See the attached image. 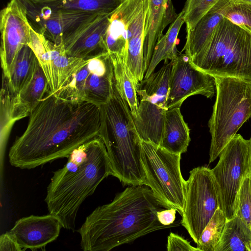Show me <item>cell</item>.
Segmentation results:
<instances>
[{
  "instance_id": "cell-1",
  "label": "cell",
  "mask_w": 251,
  "mask_h": 251,
  "mask_svg": "<svg viewBox=\"0 0 251 251\" xmlns=\"http://www.w3.org/2000/svg\"><path fill=\"white\" fill-rule=\"evenodd\" d=\"M27 126L10 147V164L31 169L68 157L76 148L99 136L100 106L64 100L50 91L29 115Z\"/></svg>"
},
{
  "instance_id": "cell-2",
  "label": "cell",
  "mask_w": 251,
  "mask_h": 251,
  "mask_svg": "<svg viewBox=\"0 0 251 251\" xmlns=\"http://www.w3.org/2000/svg\"><path fill=\"white\" fill-rule=\"evenodd\" d=\"M165 208L147 185H130L86 217L77 230L81 248L84 251H108L169 228L157 218V212Z\"/></svg>"
},
{
  "instance_id": "cell-3",
  "label": "cell",
  "mask_w": 251,
  "mask_h": 251,
  "mask_svg": "<svg viewBox=\"0 0 251 251\" xmlns=\"http://www.w3.org/2000/svg\"><path fill=\"white\" fill-rule=\"evenodd\" d=\"M64 166L53 172L45 201L50 214L74 231L78 210L113 171L104 143L98 136L75 149Z\"/></svg>"
},
{
  "instance_id": "cell-4",
  "label": "cell",
  "mask_w": 251,
  "mask_h": 251,
  "mask_svg": "<svg viewBox=\"0 0 251 251\" xmlns=\"http://www.w3.org/2000/svg\"><path fill=\"white\" fill-rule=\"evenodd\" d=\"M100 107L99 136L106 147L113 176L125 185H145L141 139L128 104L115 80L111 98Z\"/></svg>"
},
{
  "instance_id": "cell-5",
  "label": "cell",
  "mask_w": 251,
  "mask_h": 251,
  "mask_svg": "<svg viewBox=\"0 0 251 251\" xmlns=\"http://www.w3.org/2000/svg\"><path fill=\"white\" fill-rule=\"evenodd\" d=\"M190 60L197 69L214 77L251 81V33L224 17Z\"/></svg>"
},
{
  "instance_id": "cell-6",
  "label": "cell",
  "mask_w": 251,
  "mask_h": 251,
  "mask_svg": "<svg viewBox=\"0 0 251 251\" xmlns=\"http://www.w3.org/2000/svg\"><path fill=\"white\" fill-rule=\"evenodd\" d=\"M214 79L216 99L208 122L211 136L209 164L251 118V81L230 77Z\"/></svg>"
},
{
  "instance_id": "cell-7",
  "label": "cell",
  "mask_w": 251,
  "mask_h": 251,
  "mask_svg": "<svg viewBox=\"0 0 251 251\" xmlns=\"http://www.w3.org/2000/svg\"><path fill=\"white\" fill-rule=\"evenodd\" d=\"M141 147L145 185L166 208H175L182 215L186 180L180 171L181 154L171 153L143 140Z\"/></svg>"
},
{
  "instance_id": "cell-8",
  "label": "cell",
  "mask_w": 251,
  "mask_h": 251,
  "mask_svg": "<svg viewBox=\"0 0 251 251\" xmlns=\"http://www.w3.org/2000/svg\"><path fill=\"white\" fill-rule=\"evenodd\" d=\"M173 61L164 64L140 82L137 115L133 117L141 140L159 146L164 131Z\"/></svg>"
},
{
  "instance_id": "cell-9",
  "label": "cell",
  "mask_w": 251,
  "mask_h": 251,
  "mask_svg": "<svg viewBox=\"0 0 251 251\" xmlns=\"http://www.w3.org/2000/svg\"><path fill=\"white\" fill-rule=\"evenodd\" d=\"M219 207V196L211 169L205 166L194 168L186 180L180 224L196 244Z\"/></svg>"
},
{
  "instance_id": "cell-10",
  "label": "cell",
  "mask_w": 251,
  "mask_h": 251,
  "mask_svg": "<svg viewBox=\"0 0 251 251\" xmlns=\"http://www.w3.org/2000/svg\"><path fill=\"white\" fill-rule=\"evenodd\" d=\"M113 68L108 53L86 58L85 64L55 94L73 102H89L101 106L113 93Z\"/></svg>"
},
{
  "instance_id": "cell-11",
  "label": "cell",
  "mask_w": 251,
  "mask_h": 251,
  "mask_svg": "<svg viewBox=\"0 0 251 251\" xmlns=\"http://www.w3.org/2000/svg\"><path fill=\"white\" fill-rule=\"evenodd\" d=\"M211 172L218 189L220 208L227 219H231L235 216L241 184L250 175L249 140L236 133L222 151Z\"/></svg>"
},
{
  "instance_id": "cell-12",
  "label": "cell",
  "mask_w": 251,
  "mask_h": 251,
  "mask_svg": "<svg viewBox=\"0 0 251 251\" xmlns=\"http://www.w3.org/2000/svg\"><path fill=\"white\" fill-rule=\"evenodd\" d=\"M29 46L37 58L52 93H55L64 86L72 75L86 61V59L69 56L63 43L56 45L34 31L31 27Z\"/></svg>"
},
{
  "instance_id": "cell-13",
  "label": "cell",
  "mask_w": 251,
  "mask_h": 251,
  "mask_svg": "<svg viewBox=\"0 0 251 251\" xmlns=\"http://www.w3.org/2000/svg\"><path fill=\"white\" fill-rule=\"evenodd\" d=\"M173 61L167 100L168 109L180 108L188 97L201 95L212 98L215 92L214 77L197 69L184 53H177Z\"/></svg>"
},
{
  "instance_id": "cell-14",
  "label": "cell",
  "mask_w": 251,
  "mask_h": 251,
  "mask_svg": "<svg viewBox=\"0 0 251 251\" xmlns=\"http://www.w3.org/2000/svg\"><path fill=\"white\" fill-rule=\"evenodd\" d=\"M18 0L25 10L31 28L56 45L63 43L68 36L98 15L55 11L30 0Z\"/></svg>"
},
{
  "instance_id": "cell-15",
  "label": "cell",
  "mask_w": 251,
  "mask_h": 251,
  "mask_svg": "<svg viewBox=\"0 0 251 251\" xmlns=\"http://www.w3.org/2000/svg\"><path fill=\"white\" fill-rule=\"evenodd\" d=\"M0 31L2 76L7 78L19 52L31 41V26L18 0H10L1 10Z\"/></svg>"
},
{
  "instance_id": "cell-16",
  "label": "cell",
  "mask_w": 251,
  "mask_h": 251,
  "mask_svg": "<svg viewBox=\"0 0 251 251\" xmlns=\"http://www.w3.org/2000/svg\"><path fill=\"white\" fill-rule=\"evenodd\" d=\"M63 227L60 220L49 214L30 215L17 220L9 231L23 251L43 250L55 240Z\"/></svg>"
},
{
  "instance_id": "cell-17",
  "label": "cell",
  "mask_w": 251,
  "mask_h": 251,
  "mask_svg": "<svg viewBox=\"0 0 251 251\" xmlns=\"http://www.w3.org/2000/svg\"><path fill=\"white\" fill-rule=\"evenodd\" d=\"M112 13L98 15L68 36L63 42L67 53L86 59L108 53L105 38Z\"/></svg>"
},
{
  "instance_id": "cell-18",
  "label": "cell",
  "mask_w": 251,
  "mask_h": 251,
  "mask_svg": "<svg viewBox=\"0 0 251 251\" xmlns=\"http://www.w3.org/2000/svg\"><path fill=\"white\" fill-rule=\"evenodd\" d=\"M50 91L46 76L38 62L30 82L17 94H12L4 128L10 133L14 124L29 116L39 102Z\"/></svg>"
},
{
  "instance_id": "cell-19",
  "label": "cell",
  "mask_w": 251,
  "mask_h": 251,
  "mask_svg": "<svg viewBox=\"0 0 251 251\" xmlns=\"http://www.w3.org/2000/svg\"><path fill=\"white\" fill-rule=\"evenodd\" d=\"M178 16L172 0H148V9L143 48L144 66L147 70L157 42L163 31Z\"/></svg>"
},
{
  "instance_id": "cell-20",
  "label": "cell",
  "mask_w": 251,
  "mask_h": 251,
  "mask_svg": "<svg viewBox=\"0 0 251 251\" xmlns=\"http://www.w3.org/2000/svg\"><path fill=\"white\" fill-rule=\"evenodd\" d=\"M148 9V0H141L127 30L126 64L139 81L144 78L143 48Z\"/></svg>"
},
{
  "instance_id": "cell-21",
  "label": "cell",
  "mask_w": 251,
  "mask_h": 251,
  "mask_svg": "<svg viewBox=\"0 0 251 251\" xmlns=\"http://www.w3.org/2000/svg\"><path fill=\"white\" fill-rule=\"evenodd\" d=\"M190 142V129L180 108L168 109L159 146L171 153L181 154L186 152Z\"/></svg>"
},
{
  "instance_id": "cell-22",
  "label": "cell",
  "mask_w": 251,
  "mask_h": 251,
  "mask_svg": "<svg viewBox=\"0 0 251 251\" xmlns=\"http://www.w3.org/2000/svg\"><path fill=\"white\" fill-rule=\"evenodd\" d=\"M55 11L106 14L113 13L123 0H30Z\"/></svg>"
},
{
  "instance_id": "cell-23",
  "label": "cell",
  "mask_w": 251,
  "mask_h": 251,
  "mask_svg": "<svg viewBox=\"0 0 251 251\" xmlns=\"http://www.w3.org/2000/svg\"><path fill=\"white\" fill-rule=\"evenodd\" d=\"M113 68L115 84L127 101L132 117H135L139 105L137 90L140 84L126 64V55L109 54Z\"/></svg>"
},
{
  "instance_id": "cell-24",
  "label": "cell",
  "mask_w": 251,
  "mask_h": 251,
  "mask_svg": "<svg viewBox=\"0 0 251 251\" xmlns=\"http://www.w3.org/2000/svg\"><path fill=\"white\" fill-rule=\"evenodd\" d=\"M224 16L214 6L190 30L186 31V42L182 51L190 59L202 48L210 37L214 28Z\"/></svg>"
},
{
  "instance_id": "cell-25",
  "label": "cell",
  "mask_w": 251,
  "mask_h": 251,
  "mask_svg": "<svg viewBox=\"0 0 251 251\" xmlns=\"http://www.w3.org/2000/svg\"><path fill=\"white\" fill-rule=\"evenodd\" d=\"M38 61L28 45L24 46L19 52L8 78L2 76L10 91L19 93L31 80Z\"/></svg>"
},
{
  "instance_id": "cell-26",
  "label": "cell",
  "mask_w": 251,
  "mask_h": 251,
  "mask_svg": "<svg viewBox=\"0 0 251 251\" xmlns=\"http://www.w3.org/2000/svg\"><path fill=\"white\" fill-rule=\"evenodd\" d=\"M184 15V10L183 9L178 14L176 20L170 25L167 32L157 42L144 78L148 77L153 73L161 61L164 60V64H167L169 60H173L176 57L178 53L176 48L177 36L185 23Z\"/></svg>"
},
{
  "instance_id": "cell-27",
  "label": "cell",
  "mask_w": 251,
  "mask_h": 251,
  "mask_svg": "<svg viewBox=\"0 0 251 251\" xmlns=\"http://www.w3.org/2000/svg\"><path fill=\"white\" fill-rule=\"evenodd\" d=\"M215 251H251V229L238 216L227 220Z\"/></svg>"
},
{
  "instance_id": "cell-28",
  "label": "cell",
  "mask_w": 251,
  "mask_h": 251,
  "mask_svg": "<svg viewBox=\"0 0 251 251\" xmlns=\"http://www.w3.org/2000/svg\"><path fill=\"white\" fill-rule=\"evenodd\" d=\"M214 6L224 17L251 33V2L219 0Z\"/></svg>"
},
{
  "instance_id": "cell-29",
  "label": "cell",
  "mask_w": 251,
  "mask_h": 251,
  "mask_svg": "<svg viewBox=\"0 0 251 251\" xmlns=\"http://www.w3.org/2000/svg\"><path fill=\"white\" fill-rule=\"evenodd\" d=\"M227 220L225 214L219 207L203 229L196 244L200 251H215Z\"/></svg>"
},
{
  "instance_id": "cell-30",
  "label": "cell",
  "mask_w": 251,
  "mask_h": 251,
  "mask_svg": "<svg viewBox=\"0 0 251 251\" xmlns=\"http://www.w3.org/2000/svg\"><path fill=\"white\" fill-rule=\"evenodd\" d=\"M219 0H187L183 7L186 31L191 30Z\"/></svg>"
},
{
  "instance_id": "cell-31",
  "label": "cell",
  "mask_w": 251,
  "mask_h": 251,
  "mask_svg": "<svg viewBox=\"0 0 251 251\" xmlns=\"http://www.w3.org/2000/svg\"><path fill=\"white\" fill-rule=\"evenodd\" d=\"M235 216L239 217L251 229V176L243 180L238 193Z\"/></svg>"
},
{
  "instance_id": "cell-32",
  "label": "cell",
  "mask_w": 251,
  "mask_h": 251,
  "mask_svg": "<svg viewBox=\"0 0 251 251\" xmlns=\"http://www.w3.org/2000/svg\"><path fill=\"white\" fill-rule=\"evenodd\" d=\"M167 250L168 251H200L196 247L182 237L171 232L167 238Z\"/></svg>"
},
{
  "instance_id": "cell-33",
  "label": "cell",
  "mask_w": 251,
  "mask_h": 251,
  "mask_svg": "<svg viewBox=\"0 0 251 251\" xmlns=\"http://www.w3.org/2000/svg\"><path fill=\"white\" fill-rule=\"evenodd\" d=\"M176 211V209L174 208L162 209L157 212V219L164 226L169 227L176 226L174 222Z\"/></svg>"
},
{
  "instance_id": "cell-34",
  "label": "cell",
  "mask_w": 251,
  "mask_h": 251,
  "mask_svg": "<svg viewBox=\"0 0 251 251\" xmlns=\"http://www.w3.org/2000/svg\"><path fill=\"white\" fill-rule=\"evenodd\" d=\"M0 251H23L16 240L9 231L1 235L0 237Z\"/></svg>"
},
{
  "instance_id": "cell-35",
  "label": "cell",
  "mask_w": 251,
  "mask_h": 251,
  "mask_svg": "<svg viewBox=\"0 0 251 251\" xmlns=\"http://www.w3.org/2000/svg\"><path fill=\"white\" fill-rule=\"evenodd\" d=\"M250 147V175L251 176V137L249 139Z\"/></svg>"
},
{
  "instance_id": "cell-36",
  "label": "cell",
  "mask_w": 251,
  "mask_h": 251,
  "mask_svg": "<svg viewBox=\"0 0 251 251\" xmlns=\"http://www.w3.org/2000/svg\"><path fill=\"white\" fill-rule=\"evenodd\" d=\"M240 0V1H245V2H251V0Z\"/></svg>"
}]
</instances>
